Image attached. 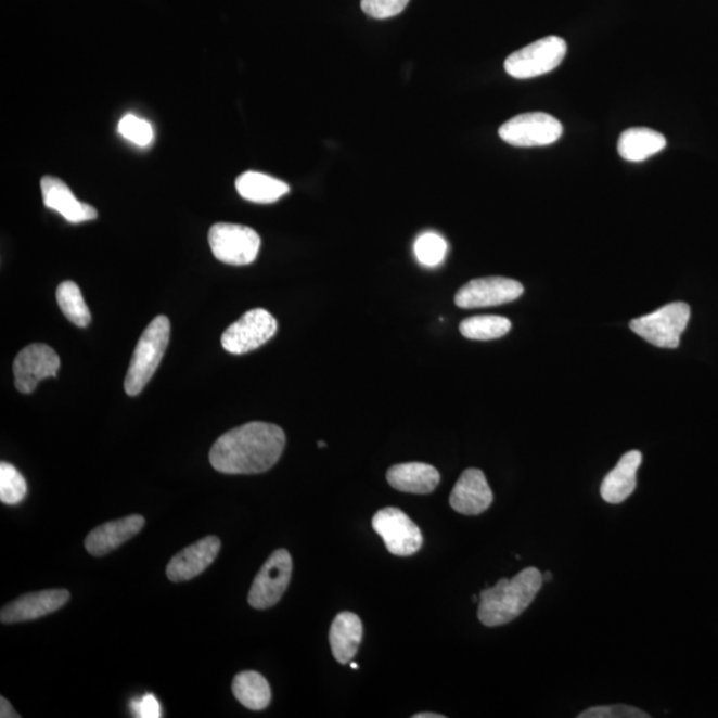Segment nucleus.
<instances>
[{"label": "nucleus", "mask_w": 718, "mask_h": 718, "mask_svg": "<svg viewBox=\"0 0 718 718\" xmlns=\"http://www.w3.org/2000/svg\"><path fill=\"white\" fill-rule=\"evenodd\" d=\"M285 443L284 429L273 423H245L216 440L209 461L222 474H261L279 462Z\"/></svg>", "instance_id": "obj_1"}, {"label": "nucleus", "mask_w": 718, "mask_h": 718, "mask_svg": "<svg viewBox=\"0 0 718 718\" xmlns=\"http://www.w3.org/2000/svg\"><path fill=\"white\" fill-rule=\"evenodd\" d=\"M543 574L529 567L512 579H500L479 594L478 617L486 627H499L521 616L543 587Z\"/></svg>", "instance_id": "obj_2"}, {"label": "nucleus", "mask_w": 718, "mask_h": 718, "mask_svg": "<svg viewBox=\"0 0 718 718\" xmlns=\"http://www.w3.org/2000/svg\"><path fill=\"white\" fill-rule=\"evenodd\" d=\"M170 323L168 317L158 316L141 334L126 375L125 388L128 396H138L156 373L169 344Z\"/></svg>", "instance_id": "obj_3"}, {"label": "nucleus", "mask_w": 718, "mask_h": 718, "mask_svg": "<svg viewBox=\"0 0 718 718\" xmlns=\"http://www.w3.org/2000/svg\"><path fill=\"white\" fill-rule=\"evenodd\" d=\"M690 318V306L684 303H674L663 306L651 315L636 318L629 323V328L653 346L676 349L680 345L681 334L684 333Z\"/></svg>", "instance_id": "obj_4"}, {"label": "nucleus", "mask_w": 718, "mask_h": 718, "mask_svg": "<svg viewBox=\"0 0 718 718\" xmlns=\"http://www.w3.org/2000/svg\"><path fill=\"white\" fill-rule=\"evenodd\" d=\"M566 54L567 43L562 38L547 37L511 54L504 69L515 79L538 78L561 66Z\"/></svg>", "instance_id": "obj_5"}, {"label": "nucleus", "mask_w": 718, "mask_h": 718, "mask_svg": "<svg viewBox=\"0 0 718 718\" xmlns=\"http://www.w3.org/2000/svg\"><path fill=\"white\" fill-rule=\"evenodd\" d=\"M208 239L217 260L238 267L255 261L261 248V239L255 229L239 223H215Z\"/></svg>", "instance_id": "obj_6"}, {"label": "nucleus", "mask_w": 718, "mask_h": 718, "mask_svg": "<svg viewBox=\"0 0 718 718\" xmlns=\"http://www.w3.org/2000/svg\"><path fill=\"white\" fill-rule=\"evenodd\" d=\"M562 123L544 112H528L505 121L499 128V137L514 146H544L562 138Z\"/></svg>", "instance_id": "obj_7"}, {"label": "nucleus", "mask_w": 718, "mask_h": 718, "mask_svg": "<svg viewBox=\"0 0 718 718\" xmlns=\"http://www.w3.org/2000/svg\"><path fill=\"white\" fill-rule=\"evenodd\" d=\"M275 318L264 309H253L223 332L221 345L231 355H246L274 337Z\"/></svg>", "instance_id": "obj_8"}, {"label": "nucleus", "mask_w": 718, "mask_h": 718, "mask_svg": "<svg viewBox=\"0 0 718 718\" xmlns=\"http://www.w3.org/2000/svg\"><path fill=\"white\" fill-rule=\"evenodd\" d=\"M292 570L291 553L286 550L273 552L253 581L248 597L251 607L267 610L279 603L290 586Z\"/></svg>", "instance_id": "obj_9"}, {"label": "nucleus", "mask_w": 718, "mask_h": 718, "mask_svg": "<svg viewBox=\"0 0 718 718\" xmlns=\"http://www.w3.org/2000/svg\"><path fill=\"white\" fill-rule=\"evenodd\" d=\"M373 528L385 541L388 552L396 556H411L422 549L420 527L403 511L388 508L373 517Z\"/></svg>", "instance_id": "obj_10"}, {"label": "nucleus", "mask_w": 718, "mask_h": 718, "mask_svg": "<svg viewBox=\"0 0 718 718\" xmlns=\"http://www.w3.org/2000/svg\"><path fill=\"white\" fill-rule=\"evenodd\" d=\"M525 287L515 280L504 277H485L467 282L456 296V304L462 309L490 308L515 302Z\"/></svg>", "instance_id": "obj_11"}, {"label": "nucleus", "mask_w": 718, "mask_h": 718, "mask_svg": "<svg viewBox=\"0 0 718 718\" xmlns=\"http://www.w3.org/2000/svg\"><path fill=\"white\" fill-rule=\"evenodd\" d=\"M61 358L49 345L34 344L25 347L14 361L15 387L23 394L37 388L40 381L56 376Z\"/></svg>", "instance_id": "obj_12"}, {"label": "nucleus", "mask_w": 718, "mask_h": 718, "mask_svg": "<svg viewBox=\"0 0 718 718\" xmlns=\"http://www.w3.org/2000/svg\"><path fill=\"white\" fill-rule=\"evenodd\" d=\"M70 598L67 590H46L23 594L13 603L4 605L0 612L3 624L37 620L66 605Z\"/></svg>", "instance_id": "obj_13"}, {"label": "nucleus", "mask_w": 718, "mask_h": 718, "mask_svg": "<svg viewBox=\"0 0 718 718\" xmlns=\"http://www.w3.org/2000/svg\"><path fill=\"white\" fill-rule=\"evenodd\" d=\"M221 549V541L217 537H207L187 547L174 556L167 567L170 581H188L202 575L215 562Z\"/></svg>", "instance_id": "obj_14"}, {"label": "nucleus", "mask_w": 718, "mask_h": 718, "mask_svg": "<svg viewBox=\"0 0 718 718\" xmlns=\"http://www.w3.org/2000/svg\"><path fill=\"white\" fill-rule=\"evenodd\" d=\"M492 500V491L484 471L469 469L452 488L450 505L459 514L479 515L490 508Z\"/></svg>", "instance_id": "obj_15"}, {"label": "nucleus", "mask_w": 718, "mask_h": 718, "mask_svg": "<svg viewBox=\"0 0 718 718\" xmlns=\"http://www.w3.org/2000/svg\"><path fill=\"white\" fill-rule=\"evenodd\" d=\"M144 526L145 520L141 515H129L119 521L104 523L88 534L86 550L93 556L107 555L129 539L137 537Z\"/></svg>", "instance_id": "obj_16"}, {"label": "nucleus", "mask_w": 718, "mask_h": 718, "mask_svg": "<svg viewBox=\"0 0 718 718\" xmlns=\"http://www.w3.org/2000/svg\"><path fill=\"white\" fill-rule=\"evenodd\" d=\"M40 187H42L46 207L57 211L68 222L79 223L97 219L98 210L91 205L80 203L62 180L44 176L40 181Z\"/></svg>", "instance_id": "obj_17"}, {"label": "nucleus", "mask_w": 718, "mask_h": 718, "mask_svg": "<svg viewBox=\"0 0 718 718\" xmlns=\"http://www.w3.org/2000/svg\"><path fill=\"white\" fill-rule=\"evenodd\" d=\"M641 462H643V456L640 451H629L621 457L615 469L605 475L602 487H600V493L605 502L623 503L632 496L636 485H638L636 475H638Z\"/></svg>", "instance_id": "obj_18"}, {"label": "nucleus", "mask_w": 718, "mask_h": 718, "mask_svg": "<svg viewBox=\"0 0 718 718\" xmlns=\"http://www.w3.org/2000/svg\"><path fill=\"white\" fill-rule=\"evenodd\" d=\"M387 482L398 491L429 493L438 487L440 475L437 469L426 463H401L388 469Z\"/></svg>", "instance_id": "obj_19"}, {"label": "nucleus", "mask_w": 718, "mask_h": 718, "mask_svg": "<svg viewBox=\"0 0 718 718\" xmlns=\"http://www.w3.org/2000/svg\"><path fill=\"white\" fill-rule=\"evenodd\" d=\"M362 621L351 612H343L335 616L329 632L332 652L335 661L347 664L357 655L362 640Z\"/></svg>", "instance_id": "obj_20"}, {"label": "nucleus", "mask_w": 718, "mask_h": 718, "mask_svg": "<svg viewBox=\"0 0 718 718\" xmlns=\"http://www.w3.org/2000/svg\"><path fill=\"white\" fill-rule=\"evenodd\" d=\"M235 190L241 197L256 204H272L290 193L286 182L260 172H245L235 180Z\"/></svg>", "instance_id": "obj_21"}, {"label": "nucleus", "mask_w": 718, "mask_h": 718, "mask_svg": "<svg viewBox=\"0 0 718 718\" xmlns=\"http://www.w3.org/2000/svg\"><path fill=\"white\" fill-rule=\"evenodd\" d=\"M667 140L651 128H631L621 133L617 151L624 161L640 163L662 152Z\"/></svg>", "instance_id": "obj_22"}, {"label": "nucleus", "mask_w": 718, "mask_h": 718, "mask_svg": "<svg viewBox=\"0 0 718 718\" xmlns=\"http://www.w3.org/2000/svg\"><path fill=\"white\" fill-rule=\"evenodd\" d=\"M232 691L238 702L251 710H262L272 700L269 682L255 670H245L235 676Z\"/></svg>", "instance_id": "obj_23"}, {"label": "nucleus", "mask_w": 718, "mask_h": 718, "mask_svg": "<svg viewBox=\"0 0 718 718\" xmlns=\"http://www.w3.org/2000/svg\"><path fill=\"white\" fill-rule=\"evenodd\" d=\"M56 302L67 320L79 328L90 325L92 316L85 302L80 287L73 281H64L57 286Z\"/></svg>", "instance_id": "obj_24"}, {"label": "nucleus", "mask_w": 718, "mask_h": 718, "mask_svg": "<svg viewBox=\"0 0 718 718\" xmlns=\"http://www.w3.org/2000/svg\"><path fill=\"white\" fill-rule=\"evenodd\" d=\"M459 331L467 339H498L511 331V321L502 316H475L462 321Z\"/></svg>", "instance_id": "obj_25"}, {"label": "nucleus", "mask_w": 718, "mask_h": 718, "mask_svg": "<svg viewBox=\"0 0 718 718\" xmlns=\"http://www.w3.org/2000/svg\"><path fill=\"white\" fill-rule=\"evenodd\" d=\"M27 496V484L13 464H0V500L5 504H17Z\"/></svg>", "instance_id": "obj_26"}, {"label": "nucleus", "mask_w": 718, "mask_h": 718, "mask_svg": "<svg viewBox=\"0 0 718 718\" xmlns=\"http://www.w3.org/2000/svg\"><path fill=\"white\" fill-rule=\"evenodd\" d=\"M418 261L425 267H438L445 260L447 244L443 235L434 232L423 233L418 238L414 245Z\"/></svg>", "instance_id": "obj_27"}, {"label": "nucleus", "mask_w": 718, "mask_h": 718, "mask_svg": "<svg viewBox=\"0 0 718 718\" xmlns=\"http://www.w3.org/2000/svg\"><path fill=\"white\" fill-rule=\"evenodd\" d=\"M119 132L123 138L139 146H149L155 139L150 123L134 115L123 117L119 123Z\"/></svg>", "instance_id": "obj_28"}, {"label": "nucleus", "mask_w": 718, "mask_h": 718, "mask_svg": "<svg viewBox=\"0 0 718 718\" xmlns=\"http://www.w3.org/2000/svg\"><path fill=\"white\" fill-rule=\"evenodd\" d=\"M410 0H361L364 14L374 20H387L402 13Z\"/></svg>", "instance_id": "obj_29"}, {"label": "nucleus", "mask_w": 718, "mask_h": 718, "mask_svg": "<svg viewBox=\"0 0 718 718\" xmlns=\"http://www.w3.org/2000/svg\"><path fill=\"white\" fill-rule=\"evenodd\" d=\"M579 718H650L645 711L634 706L617 704L611 706H594V708L581 711Z\"/></svg>", "instance_id": "obj_30"}, {"label": "nucleus", "mask_w": 718, "mask_h": 718, "mask_svg": "<svg viewBox=\"0 0 718 718\" xmlns=\"http://www.w3.org/2000/svg\"><path fill=\"white\" fill-rule=\"evenodd\" d=\"M131 708L134 716L140 718H158L162 716L161 703L151 693L145 694L140 700H133Z\"/></svg>", "instance_id": "obj_31"}, {"label": "nucleus", "mask_w": 718, "mask_h": 718, "mask_svg": "<svg viewBox=\"0 0 718 718\" xmlns=\"http://www.w3.org/2000/svg\"><path fill=\"white\" fill-rule=\"evenodd\" d=\"M0 717L2 718H20L21 716L16 714L13 709V706L4 697L0 698Z\"/></svg>", "instance_id": "obj_32"}, {"label": "nucleus", "mask_w": 718, "mask_h": 718, "mask_svg": "<svg viewBox=\"0 0 718 718\" xmlns=\"http://www.w3.org/2000/svg\"><path fill=\"white\" fill-rule=\"evenodd\" d=\"M414 718H445V716L435 714H418L414 716Z\"/></svg>", "instance_id": "obj_33"}, {"label": "nucleus", "mask_w": 718, "mask_h": 718, "mask_svg": "<svg viewBox=\"0 0 718 718\" xmlns=\"http://www.w3.org/2000/svg\"><path fill=\"white\" fill-rule=\"evenodd\" d=\"M552 579V574L551 573H544L543 574V581H551Z\"/></svg>", "instance_id": "obj_34"}, {"label": "nucleus", "mask_w": 718, "mask_h": 718, "mask_svg": "<svg viewBox=\"0 0 718 718\" xmlns=\"http://www.w3.org/2000/svg\"><path fill=\"white\" fill-rule=\"evenodd\" d=\"M350 667H351L352 669H358V668H359V665H358L357 663H350Z\"/></svg>", "instance_id": "obj_35"}, {"label": "nucleus", "mask_w": 718, "mask_h": 718, "mask_svg": "<svg viewBox=\"0 0 718 718\" xmlns=\"http://www.w3.org/2000/svg\"><path fill=\"white\" fill-rule=\"evenodd\" d=\"M318 447H321V449H322V447H326V444L322 443V440H320V443H318Z\"/></svg>", "instance_id": "obj_36"}]
</instances>
